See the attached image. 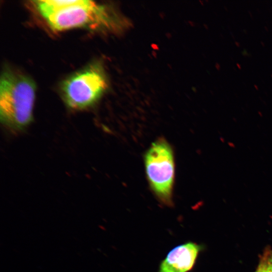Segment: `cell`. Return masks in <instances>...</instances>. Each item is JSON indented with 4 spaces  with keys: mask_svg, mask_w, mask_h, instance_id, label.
Wrapping results in <instances>:
<instances>
[{
    "mask_svg": "<svg viewBox=\"0 0 272 272\" xmlns=\"http://www.w3.org/2000/svg\"><path fill=\"white\" fill-rule=\"evenodd\" d=\"M35 85L32 80L9 69L0 80V118L9 129L20 131L33 118Z\"/></svg>",
    "mask_w": 272,
    "mask_h": 272,
    "instance_id": "1",
    "label": "cell"
},
{
    "mask_svg": "<svg viewBox=\"0 0 272 272\" xmlns=\"http://www.w3.org/2000/svg\"><path fill=\"white\" fill-rule=\"evenodd\" d=\"M44 19L57 31L74 28L113 31L122 26V20L112 8L87 0H66L61 8Z\"/></svg>",
    "mask_w": 272,
    "mask_h": 272,
    "instance_id": "2",
    "label": "cell"
},
{
    "mask_svg": "<svg viewBox=\"0 0 272 272\" xmlns=\"http://www.w3.org/2000/svg\"><path fill=\"white\" fill-rule=\"evenodd\" d=\"M107 87L103 68L92 64L65 79L61 93L65 104L71 109L81 110L95 104Z\"/></svg>",
    "mask_w": 272,
    "mask_h": 272,
    "instance_id": "3",
    "label": "cell"
},
{
    "mask_svg": "<svg viewBox=\"0 0 272 272\" xmlns=\"http://www.w3.org/2000/svg\"><path fill=\"white\" fill-rule=\"evenodd\" d=\"M146 172L151 188L163 204L173 205L174 161L169 144L160 139L152 144L145 156Z\"/></svg>",
    "mask_w": 272,
    "mask_h": 272,
    "instance_id": "4",
    "label": "cell"
},
{
    "mask_svg": "<svg viewBox=\"0 0 272 272\" xmlns=\"http://www.w3.org/2000/svg\"><path fill=\"white\" fill-rule=\"evenodd\" d=\"M201 246L188 242L172 249L160 264L158 272H188L193 268Z\"/></svg>",
    "mask_w": 272,
    "mask_h": 272,
    "instance_id": "5",
    "label": "cell"
},
{
    "mask_svg": "<svg viewBox=\"0 0 272 272\" xmlns=\"http://www.w3.org/2000/svg\"><path fill=\"white\" fill-rule=\"evenodd\" d=\"M255 272H272L271 250L265 251Z\"/></svg>",
    "mask_w": 272,
    "mask_h": 272,
    "instance_id": "6",
    "label": "cell"
}]
</instances>
